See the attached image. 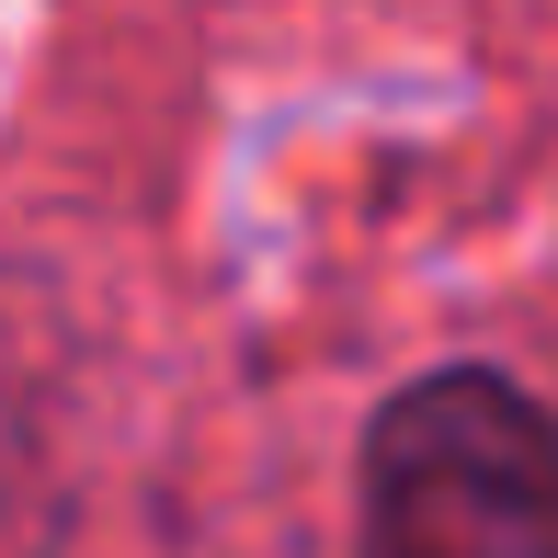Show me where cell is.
Returning a JSON list of instances; mask_svg holds the SVG:
<instances>
[{
  "label": "cell",
  "mask_w": 558,
  "mask_h": 558,
  "mask_svg": "<svg viewBox=\"0 0 558 558\" xmlns=\"http://www.w3.org/2000/svg\"><path fill=\"white\" fill-rule=\"evenodd\" d=\"M365 558H558V422L490 365H434L365 434Z\"/></svg>",
  "instance_id": "6da1fadb"
}]
</instances>
